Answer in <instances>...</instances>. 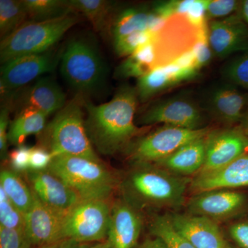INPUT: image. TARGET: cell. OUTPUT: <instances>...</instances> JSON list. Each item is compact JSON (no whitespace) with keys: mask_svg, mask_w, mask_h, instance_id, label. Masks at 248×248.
<instances>
[{"mask_svg":"<svg viewBox=\"0 0 248 248\" xmlns=\"http://www.w3.org/2000/svg\"><path fill=\"white\" fill-rule=\"evenodd\" d=\"M232 239L241 248H248V221H240L229 228Z\"/></svg>","mask_w":248,"mask_h":248,"instance_id":"f35d334b","label":"cell"},{"mask_svg":"<svg viewBox=\"0 0 248 248\" xmlns=\"http://www.w3.org/2000/svg\"><path fill=\"white\" fill-rule=\"evenodd\" d=\"M200 70L192 50L186 52L172 63L156 67L139 78L136 87L139 100L146 101L183 81L191 80Z\"/></svg>","mask_w":248,"mask_h":248,"instance_id":"9c48e42d","label":"cell"},{"mask_svg":"<svg viewBox=\"0 0 248 248\" xmlns=\"http://www.w3.org/2000/svg\"><path fill=\"white\" fill-rule=\"evenodd\" d=\"M69 14L45 21H29L3 39L0 45L1 64L19 57L45 53L61 40L78 22Z\"/></svg>","mask_w":248,"mask_h":248,"instance_id":"5b68a950","label":"cell"},{"mask_svg":"<svg viewBox=\"0 0 248 248\" xmlns=\"http://www.w3.org/2000/svg\"><path fill=\"white\" fill-rule=\"evenodd\" d=\"M237 14L241 16L243 20L248 24V0L241 1Z\"/></svg>","mask_w":248,"mask_h":248,"instance_id":"b9f144b4","label":"cell"},{"mask_svg":"<svg viewBox=\"0 0 248 248\" xmlns=\"http://www.w3.org/2000/svg\"><path fill=\"white\" fill-rule=\"evenodd\" d=\"M188 179L153 164H135L121 181L122 198L141 211L143 209L175 208L185 199Z\"/></svg>","mask_w":248,"mask_h":248,"instance_id":"7a4b0ae2","label":"cell"},{"mask_svg":"<svg viewBox=\"0 0 248 248\" xmlns=\"http://www.w3.org/2000/svg\"><path fill=\"white\" fill-rule=\"evenodd\" d=\"M166 19L146 10L130 8L124 10L116 17L112 25L114 42L139 31L157 32Z\"/></svg>","mask_w":248,"mask_h":248,"instance_id":"603a6c76","label":"cell"},{"mask_svg":"<svg viewBox=\"0 0 248 248\" xmlns=\"http://www.w3.org/2000/svg\"><path fill=\"white\" fill-rule=\"evenodd\" d=\"M25 215L11 203L0 187V227L24 231Z\"/></svg>","mask_w":248,"mask_h":248,"instance_id":"1f68e13d","label":"cell"},{"mask_svg":"<svg viewBox=\"0 0 248 248\" xmlns=\"http://www.w3.org/2000/svg\"><path fill=\"white\" fill-rule=\"evenodd\" d=\"M248 154V136L244 130L225 129L208 134L205 157L198 174L217 170Z\"/></svg>","mask_w":248,"mask_h":248,"instance_id":"4fadbf2b","label":"cell"},{"mask_svg":"<svg viewBox=\"0 0 248 248\" xmlns=\"http://www.w3.org/2000/svg\"><path fill=\"white\" fill-rule=\"evenodd\" d=\"M48 117L44 112L32 108L22 109L19 115L10 123L9 143L19 146L24 144L28 137L40 135L45 130Z\"/></svg>","mask_w":248,"mask_h":248,"instance_id":"d4e9b609","label":"cell"},{"mask_svg":"<svg viewBox=\"0 0 248 248\" xmlns=\"http://www.w3.org/2000/svg\"><path fill=\"white\" fill-rule=\"evenodd\" d=\"M85 101L79 94L66 103L42 132L40 146L48 150L53 157L68 155L101 161L86 130Z\"/></svg>","mask_w":248,"mask_h":248,"instance_id":"3957f363","label":"cell"},{"mask_svg":"<svg viewBox=\"0 0 248 248\" xmlns=\"http://www.w3.org/2000/svg\"><path fill=\"white\" fill-rule=\"evenodd\" d=\"M207 136L187 143L168 157L153 164L180 177L199 173L205 161Z\"/></svg>","mask_w":248,"mask_h":248,"instance_id":"7402d4cb","label":"cell"},{"mask_svg":"<svg viewBox=\"0 0 248 248\" xmlns=\"http://www.w3.org/2000/svg\"><path fill=\"white\" fill-rule=\"evenodd\" d=\"M246 91L222 81L205 91L203 108L223 123L242 122L248 111V92Z\"/></svg>","mask_w":248,"mask_h":248,"instance_id":"7c38bea8","label":"cell"},{"mask_svg":"<svg viewBox=\"0 0 248 248\" xmlns=\"http://www.w3.org/2000/svg\"><path fill=\"white\" fill-rule=\"evenodd\" d=\"M203 117L199 106L188 98L177 97L165 99L149 108L139 117L138 124L149 126L156 124L178 128H203Z\"/></svg>","mask_w":248,"mask_h":248,"instance_id":"30bf717a","label":"cell"},{"mask_svg":"<svg viewBox=\"0 0 248 248\" xmlns=\"http://www.w3.org/2000/svg\"><path fill=\"white\" fill-rule=\"evenodd\" d=\"M169 217L174 228L195 248L231 247L220 228L211 218L191 214H172Z\"/></svg>","mask_w":248,"mask_h":248,"instance_id":"d6986e66","label":"cell"},{"mask_svg":"<svg viewBox=\"0 0 248 248\" xmlns=\"http://www.w3.org/2000/svg\"><path fill=\"white\" fill-rule=\"evenodd\" d=\"M52 50L40 54L24 55L3 63L1 67L0 87L1 93L9 95L16 90L50 73L58 63Z\"/></svg>","mask_w":248,"mask_h":248,"instance_id":"8fae6325","label":"cell"},{"mask_svg":"<svg viewBox=\"0 0 248 248\" xmlns=\"http://www.w3.org/2000/svg\"><path fill=\"white\" fill-rule=\"evenodd\" d=\"M68 4L73 11L84 15L94 30L102 32L108 26L115 3L107 0H69Z\"/></svg>","mask_w":248,"mask_h":248,"instance_id":"4316f807","label":"cell"},{"mask_svg":"<svg viewBox=\"0 0 248 248\" xmlns=\"http://www.w3.org/2000/svg\"><path fill=\"white\" fill-rule=\"evenodd\" d=\"M27 12L23 1H0V34L2 40L27 22Z\"/></svg>","mask_w":248,"mask_h":248,"instance_id":"f546056e","label":"cell"},{"mask_svg":"<svg viewBox=\"0 0 248 248\" xmlns=\"http://www.w3.org/2000/svg\"><path fill=\"white\" fill-rule=\"evenodd\" d=\"M154 33L151 31H139L114 42L116 53L120 57L132 55L142 46L146 45L153 38Z\"/></svg>","mask_w":248,"mask_h":248,"instance_id":"d6a6232c","label":"cell"},{"mask_svg":"<svg viewBox=\"0 0 248 248\" xmlns=\"http://www.w3.org/2000/svg\"><path fill=\"white\" fill-rule=\"evenodd\" d=\"M207 37L212 53L217 58L248 50V25L237 13L209 21Z\"/></svg>","mask_w":248,"mask_h":248,"instance_id":"9a60e30c","label":"cell"},{"mask_svg":"<svg viewBox=\"0 0 248 248\" xmlns=\"http://www.w3.org/2000/svg\"><path fill=\"white\" fill-rule=\"evenodd\" d=\"M29 21L55 19L73 13L68 1L63 0H22Z\"/></svg>","mask_w":248,"mask_h":248,"instance_id":"83f0119b","label":"cell"},{"mask_svg":"<svg viewBox=\"0 0 248 248\" xmlns=\"http://www.w3.org/2000/svg\"><path fill=\"white\" fill-rule=\"evenodd\" d=\"M222 80L248 91V50L230 59L221 69Z\"/></svg>","mask_w":248,"mask_h":248,"instance_id":"4dcf8cb0","label":"cell"},{"mask_svg":"<svg viewBox=\"0 0 248 248\" xmlns=\"http://www.w3.org/2000/svg\"><path fill=\"white\" fill-rule=\"evenodd\" d=\"M135 248H168L159 238H148L145 239L141 244L138 245Z\"/></svg>","mask_w":248,"mask_h":248,"instance_id":"60d3db41","label":"cell"},{"mask_svg":"<svg viewBox=\"0 0 248 248\" xmlns=\"http://www.w3.org/2000/svg\"><path fill=\"white\" fill-rule=\"evenodd\" d=\"M0 248H35L29 242L24 231L0 227Z\"/></svg>","mask_w":248,"mask_h":248,"instance_id":"e575fe53","label":"cell"},{"mask_svg":"<svg viewBox=\"0 0 248 248\" xmlns=\"http://www.w3.org/2000/svg\"><path fill=\"white\" fill-rule=\"evenodd\" d=\"M248 186V154L243 155L225 167L197 174L191 182L194 193Z\"/></svg>","mask_w":248,"mask_h":248,"instance_id":"ffe728a7","label":"cell"},{"mask_svg":"<svg viewBox=\"0 0 248 248\" xmlns=\"http://www.w3.org/2000/svg\"><path fill=\"white\" fill-rule=\"evenodd\" d=\"M60 71L80 94L97 90L107 76V67L97 48L80 37H74L67 45L60 58Z\"/></svg>","mask_w":248,"mask_h":248,"instance_id":"8992f818","label":"cell"},{"mask_svg":"<svg viewBox=\"0 0 248 248\" xmlns=\"http://www.w3.org/2000/svg\"><path fill=\"white\" fill-rule=\"evenodd\" d=\"M31 151V148L22 144L17 146L16 149L9 153V159L11 169L18 173H27L30 170Z\"/></svg>","mask_w":248,"mask_h":248,"instance_id":"d590c367","label":"cell"},{"mask_svg":"<svg viewBox=\"0 0 248 248\" xmlns=\"http://www.w3.org/2000/svg\"><path fill=\"white\" fill-rule=\"evenodd\" d=\"M80 248H112L110 243L107 239L104 241L94 242L92 244H82Z\"/></svg>","mask_w":248,"mask_h":248,"instance_id":"7bdbcfd3","label":"cell"},{"mask_svg":"<svg viewBox=\"0 0 248 248\" xmlns=\"http://www.w3.org/2000/svg\"><path fill=\"white\" fill-rule=\"evenodd\" d=\"M9 107L1 108L0 113V155L1 159L5 160L9 159L8 153V145H9Z\"/></svg>","mask_w":248,"mask_h":248,"instance_id":"74e56055","label":"cell"},{"mask_svg":"<svg viewBox=\"0 0 248 248\" xmlns=\"http://www.w3.org/2000/svg\"><path fill=\"white\" fill-rule=\"evenodd\" d=\"M27 180L34 195L44 205L65 217L81 201L79 196L48 170H29Z\"/></svg>","mask_w":248,"mask_h":248,"instance_id":"5bb4252c","label":"cell"},{"mask_svg":"<svg viewBox=\"0 0 248 248\" xmlns=\"http://www.w3.org/2000/svg\"><path fill=\"white\" fill-rule=\"evenodd\" d=\"M240 3L234 0H204L205 17L213 20L228 17L237 13Z\"/></svg>","mask_w":248,"mask_h":248,"instance_id":"836d02e7","label":"cell"},{"mask_svg":"<svg viewBox=\"0 0 248 248\" xmlns=\"http://www.w3.org/2000/svg\"><path fill=\"white\" fill-rule=\"evenodd\" d=\"M143 227L140 210L123 198L119 199L111 208L107 240L112 248L136 247Z\"/></svg>","mask_w":248,"mask_h":248,"instance_id":"2e32d148","label":"cell"},{"mask_svg":"<svg viewBox=\"0 0 248 248\" xmlns=\"http://www.w3.org/2000/svg\"><path fill=\"white\" fill-rule=\"evenodd\" d=\"M157 67V54L153 41L142 46L129 55L117 68V76L120 78H141Z\"/></svg>","mask_w":248,"mask_h":248,"instance_id":"484cf974","label":"cell"},{"mask_svg":"<svg viewBox=\"0 0 248 248\" xmlns=\"http://www.w3.org/2000/svg\"><path fill=\"white\" fill-rule=\"evenodd\" d=\"M243 125H244V131L245 133L248 136V111L247 113H246V116L244 118V120H242Z\"/></svg>","mask_w":248,"mask_h":248,"instance_id":"ee69618b","label":"cell"},{"mask_svg":"<svg viewBox=\"0 0 248 248\" xmlns=\"http://www.w3.org/2000/svg\"><path fill=\"white\" fill-rule=\"evenodd\" d=\"M19 102L22 109H35L48 116L66 105V94L53 78L42 77L22 93Z\"/></svg>","mask_w":248,"mask_h":248,"instance_id":"44dd1931","label":"cell"},{"mask_svg":"<svg viewBox=\"0 0 248 248\" xmlns=\"http://www.w3.org/2000/svg\"><path fill=\"white\" fill-rule=\"evenodd\" d=\"M48 170L83 200L109 202L117 186L115 176L102 161L84 156H54Z\"/></svg>","mask_w":248,"mask_h":248,"instance_id":"277c9868","label":"cell"},{"mask_svg":"<svg viewBox=\"0 0 248 248\" xmlns=\"http://www.w3.org/2000/svg\"><path fill=\"white\" fill-rule=\"evenodd\" d=\"M139 102L136 88L122 86L109 102L94 105L85 101L86 128L93 147L101 154L112 155L128 148L144 128L135 124Z\"/></svg>","mask_w":248,"mask_h":248,"instance_id":"6da1fadb","label":"cell"},{"mask_svg":"<svg viewBox=\"0 0 248 248\" xmlns=\"http://www.w3.org/2000/svg\"><path fill=\"white\" fill-rule=\"evenodd\" d=\"M210 132L208 128L192 130L164 125L130 143L127 152L135 164H155Z\"/></svg>","mask_w":248,"mask_h":248,"instance_id":"52a82bcc","label":"cell"},{"mask_svg":"<svg viewBox=\"0 0 248 248\" xmlns=\"http://www.w3.org/2000/svg\"><path fill=\"white\" fill-rule=\"evenodd\" d=\"M63 219L64 217L46 206L35 195L33 205L25 215L24 234L34 247L53 244L63 239Z\"/></svg>","mask_w":248,"mask_h":248,"instance_id":"ac0fdd59","label":"cell"},{"mask_svg":"<svg viewBox=\"0 0 248 248\" xmlns=\"http://www.w3.org/2000/svg\"><path fill=\"white\" fill-rule=\"evenodd\" d=\"M246 204V197L241 192L221 189L196 194L188 203L191 215L211 219H225L240 213Z\"/></svg>","mask_w":248,"mask_h":248,"instance_id":"e0dca14e","label":"cell"},{"mask_svg":"<svg viewBox=\"0 0 248 248\" xmlns=\"http://www.w3.org/2000/svg\"><path fill=\"white\" fill-rule=\"evenodd\" d=\"M149 231L159 238L168 248H195L173 226L169 216L156 215L149 223Z\"/></svg>","mask_w":248,"mask_h":248,"instance_id":"f1b7e54d","label":"cell"},{"mask_svg":"<svg viewBox=\"0 0 248 248\" xmlns=\"http://www.w3.org/2000/svg\"><path fill=\"white\" fill-rule=\"evenodd\" d=\"M0 187L3 189L11 203L26 215L32 208L35 195L19 173L12 169H4L0 172Z\"/></svg>","mask_w":248,"mask_h":248,"instance_id":"cb8c5ba5","label":"cell"},{"mask_svg":"<svg viewBox=\"0 0 248 248\" xmlns=\"http://www.w3.org/2000/svg\"><path fill=\"white\" fill-rule=\"evenodd\" d=\"M81 244L71 239H63L38 248H80Z\"/></svg>","mask_w":248,"mask_h":248,"instance_id":"ab89813d","label":"cell"},{"mask_svg":"<svg viewBox=\"0 0 248 248\" xmlns=\"http://www.w3.org/2000/svg\"><path fill=\"white\" fill-rule=\"evenodd\" d=\"M53 159L51 153L42 146L31 148L30 170L42 171L48 170Z\"/></svg>","mask_w":248,"mask_h":248,"instance_id":"8d00e7d4","label":"cell"},{"mask_svg":"<svg viewBox=\"0 0 248 248\" xmlns=\"http://www.w3.org/2000/svg\"><path fill=\"white\" fill-rule=\"evenodd\" d=\"M229 248H232L231 247H230Z\"/></svg>","mask_w":248,"mask_h":248,"instance_id":"f6af8a7d","label":"cell"},{"mask_svg":"<svg viewBox=\"0 0 248 248\" xmlns=\"http://www.w3.org/2000/svg\"><path fill=\"white\" fill-rule=\"evenodd\" d=\"M111 208L108 201L81 200L64 217L62 238L81 244L107 239Z\"/></svg>","mask_w":248,"mask_h":248,"instance_id":"ba28073f","label":"cell"}]
</instances>
